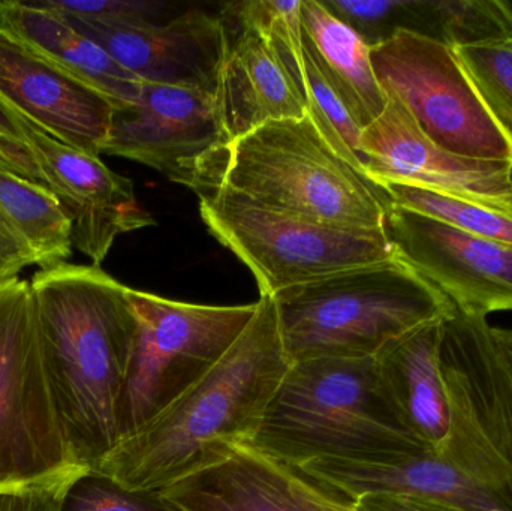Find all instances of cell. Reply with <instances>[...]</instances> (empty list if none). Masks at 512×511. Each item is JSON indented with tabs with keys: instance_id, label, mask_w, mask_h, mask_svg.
I'll return each instance as SVG.
<instances>
[{
	"instance_id": "obj_1",
	"label": "cell",
	"mask_w": 512,
	"mask_h": 511,
	"mask_svg": "<svg viewBox=\"0 0 512 511\" xmlns=\"http://www.w3.org/2000/svg\"><path fill=\"white\" fill-rule=\"evenodd\" d=\"M42 359L63 437L95 471L119 443V407L137 318L129 287L101 267L41 269L29 282Z\"/></svg>"
},
{
	"instance_id": "obj_2",
	"label": "cell",
	"mask_w": 512,
	"mask_h": 511,
	"mask_svg": "<svg viewBox=\"0 0 512 511\" xmlns=\"http://www.w3.org/2000/svg\"><path fill=\"white\" fill-rule=\"evenodd\" d=\"M291 362L276 303L261 296L239 341L173 404L119 441L93 473L135 491L162 492L251 443Z\"/></svg>"
},
{
	"instance_id": "obj_3",
	"label": "cell",
	"mask_w": 512,
	"mask_h": 511,
	"mask_svg": "<svg viewBox=\"0 0 512 511\" xmlns=\"http://www.w3.org/2000/svg\"><path fill=\"white\" fill-rule=\"evenodd\" d=\"M248 446L295 468L429 450L400 422L375 357L292 363Z\"/></svg>"
},
{
	"instance_id": "obj_4",
	"label": "cell",
	"mask_w": 512,
	"mask_h": 511,
	"mask_svg": "<svg viewBox=\"0 0 512 511\" xmlns=\"http://www.w3.org/2000/svg\"><path fill=\"white\" fill-rule=\"evenodd\" d=\"M289 362L370 359L456 306L397 255L271 296Z\"/></svg>"
},
{
	"instance_id": "obj_5",
	"label": "cell",
	"mask_w": 512,
	"mask_h": 511,
	"mask_svg": "<svg viewBox=\"0 0 512 511\" xmlns=\"http://www.w3.org/2000/svg\"><path fill=\"white\" fill-rule=\"evenodd\" d=\"M225 188L276 212L346 230H385L387 192L349 164L309 116L267 123L231 144Z\"/></svg>"
},
{
	"instance_id": "obj_6",
	"label": "cell",
	"mask_w": 512,
	"mask_h": 511,
	"mask_svg": "<svg viewBox=\"0 0 512 511\" xmlns=\"http://www.w3.org/2000/svg\"><path fill=\"white\" fill-rule=\"evenodd\" d=\"M442 374L450 428L438 452L504 511H512V371L487 318L454 309L445 320Z\"/></svg>"
},
{
	"instance_id": "obj_7",
	"label": "cell",
	"mask_w": 512,
	"mask_h": 511,
	"mask_svg": "<svg viewBox=\"0 0 512 511\" xmlns=\"http://www.w3.org/2000/svg\"><path fill=\"white\" fill-rule=\"evenodd\" d=\"M209 233L274 296L327 276L397 258L385 230H346L276 212L230 188L200 198Z\"/></svg>"
},
{
	"instance_id": "obj_8",
	"label": "cell",
	"mask_w": 512,
	"mask_h": 511,
	"mask_svg": "<svg viewBox=\"0 0 512 511\" xmlns=\"http://www.w3.org/2000/svg\"><path fill=\"white\" fill-rule=\"evenodd\" d=\"M137 318L119 407L125 440L212 371L251 323L256 303L210 306L128 290Z\"/></svg>"
},
{
	"instance_id": "obj_9",
	"label": "cell",
	"mask_w": 512,
	"mask_h": 511,
	"mask_svg": "<svg viewBox=\"0 0 512 511\" xmlns=\"http://www.w3.org/2000/svg\"><path fill=\"white\" fill-rule=\"evenodd\" d=\"M89 473L63 437L30 284L0 285V494Z\"/></svg>"
},
{
	"instance_id": "obj_10",
	"label": "cell",
	"mask_w": 512,
	"mask_h": 511,
	"mask_svg": "<svg viewBox=\"0 0 512 511\" xmlns=\"http://www.w3.org/2000/svg\"><path fill=\"white\" fill-rule=\"evenodd\" d=\"M385 95L396 96L436 146L486 161H512V141L496 125L454 48L397 30L370 51Z\"/></svg>"
},
{
	"instance_id": "obj_11",
	"label": "cell",
	"mask_w": 512,
	"mask_h": 511,
	"mask_svg": "<svg viewBox=\"0 0 512 511\" xmlns=\"http://www.w3.org/2000/svg\"><path fill=\"white\" fill-rule=\"evenodd\" d=\"M233 137L216 92L144 83L116 108L104 153L140 162L204 198L224 188Z\"/></svg>"
},
{
	"instance_id": "obj_12",
	"label": "cell",
	"mask_w": 512,
	"mask_h": 511,
	"mask_svg": "<svg viewBox=\"0 0 512 511\" xmlns=\"http://www.w3.org/2000/svg\"><path fill=\"white\" fill-rule=\"evenodd\" d=\"M361 129L364 173L376 185L402 183L512 216V161L465 158L436 146L396 96Z\"/></svg>"
},
{
	"instance_id": "obj_13",
	"label": "cell",
	"mask_w": 512,
	"mask_h": 511,
	"mask_svg": "<svg viewBox=\"0 0 512 511\" xmlns=\"http://www.w3.org/2000/svg\"><path fill=\"white\" fill-rule=\"evenodd\" d=\"M387 234L403 261L477 317L512 311V246L471 236L391 203Z\"/></svg>"
},
{
	"instance_id": "obj_14",
	"label": "cell",
	"mask_w": 512,
	"mask_h": 511,
	"mask_svg": "<svg viewBox=\"0 0 512 511\" xmlns=\"http://www.w3.org/2000/svg\"><path fill=\"white\" fill-rule=\"evenodd\" d=\"M32 153L47 186L71 219L72 246L93 266L107 258L117 237L153 227L138 203L134 183L111 171L99 156L74 149L38 129Z\"/></svg>"
},
{
	"instance_id": "obj_15",
	"label": "cell",
	"mask_w": 512,
	"mask_h": 511,
	"mask_svg": "<svg viewBox=\"0 0 512 511\" xmlns=\"http://www.w3.org/2000/svg\"><path fill=\"white\" fill-rule=\"evenodd\" d=\"M0 99L56 140L104 153L116 110L110 99L2 29Z\"/></svg>"
},
{
	"instance_id": "obj_16",
	"label": "cell",
	"mask_w": 512,
	"mask_h": 511,
	"mask_svg": "<svg viewBox=\"0 0 512 511\" xmlns=\"http://www.w3.org/2000/svg\"><path fill=\"white\" fill-rule=\"evenodd\" d=\"M63 17L144 83L216 92L225 32L221 18L209 12L191 9L167 23L138 26H107Z\"/></svg>"
},
{
	"instance_id": "obj_17",
	"label": "cell",
	"mask_w": 512,
	"mask_h": 511,
	"mask_svg": "<svg viewBox=\"0 0 512 511\" xmlns=\"http://www.w3.org/2000/svg\"><path fill=\"white\" fill-rule=\"evenodd\" d=\"M161 494L180 511H355L351 501L248 444Z\"/></svg>"
},
{
	"instance_id": "obj_18",
	"label": "cell",
	"mask_w": 512,
	"mask_h": 511,
	"mask_svg": "<svg viewBox=\"0 0 512 511\" xmlns=\"http://www.w3.org/2000/svg\"><path fill=\"white\" fill-rule=\"evenodd\" d=\"M219 18L225 51L216 98L233 140L276 120L306 117V104L273 42L224 9Z\"/></svg>"
},
{
	"instance_id": "obj_19",
	"label": "cell",
	"mask_w": 512,
	"mask_h": 511,
	"mask_svg": "<svg viewBox=\"0 0 512 511\" xmlns=\"http://www.w3.org/2000/svg\"><path fill=\"white\" fill-rule=\"evenodd\" d=\"M298 470L351 503L363 495L387 494L453 511H504L432 450L381 461L322 459Z\"/></svg>"
},
{
	"instance_id": "obj_20",
	"label": "cell",
	"mask_w": 512,
	"mask_h": 511,
	"mask_svg": "<svg viewBox=\"0 0 512 511\" xmlns=\"http://www.w3.org/2000/svg\"><path fill=\"white\" fill-rule=\"evenodd\" d=\"M444 326L445 320L423 324L385 345L375 357L382 386L400 422L432 452H438L450 428L441 363Z\"/></svg>"
},
{
	"instance_id": "obj_21",
	"label": "cell",
	"mask_w": 512,
	"mask_h": 511,
	"mask_svg": "<svg viewBox=\"0 0 512 511\" xmlns=\"http://www.w3.org/2000/svg\"><path fill=\"white\" fill-rule=\"evenodd\" d=\"M0 29L26 42L110 99L116 108L134 104L144 81L101 45L81 35L63 15L38 2L0 3Z\"/></svg>"
},
{
	"instance_id": "obj_22",
	"label": "cell",
	"mask_w": 512,
	"mask_h": 511,
	"mask_svg": "<svg viewBox=\"0 0 512 511\" xmlns=\"http://www.w3.org/2000/svg\"><path fill=\"white\" fill-rule=\"evenodd\" d=\"M300 21L307 59L355 125L366 128L381 116L388 101L373 69L372 47L321 0H301Z\"/></svg>"
},
{
	"instance_id": "obj_23",
	"label": "cell",
	"mask_w": 512,
	"mask_h": 511,
	"mask_svg": "<svg viewBox=\"0 0 512 511\" xmlns=\"http://www.w3.org/2000/svg\"><path fill=\"white\" fill-rule=\"evenodd\" d=\"M0 215L41 269L71 257V219L47 186L0 171Z\"/></svg>"
},
{
	"instance_id": "obj_24",
	"label": "cell",
	"mask_w": 512,
	"mask_h": 511,
	"mask_svg": "<svg viewBox=\"0 0 512 511\" xmlns=\"http://www.w3.org/2000/svg\"><path fill=\"white\" fill-rule=\"evenodd\" d=\"M381 188L396 206L429 216L471 236L512 246V216L507 213L418 186L385 183Z\"/></svg>"
},
{
	"instance_id": "obj_25",
	"label": "cell",
	"mask_w": 512,
	"mask_h": 511,
	"mask_svg": "<svg viewBox=\"0 0 512 511\" xmlns=\"http://www.w3.org/2000/svg\"><path fill=\"white\" fill-rule=\"evenodd\" d=\"M325 8L351 27L370 47L397 30L436 38L432 0H321Z\"/></svg>"
},
{
	"instance_id": "obj_26",
	"label": "cell",
	"mask_w": 512,
	"mask_h": 511,
	"mask_svg": "<svg viewBox=\"0 0 512 511\" xmlns=\"http://www.w3.org/2000/svg\"><path fill=\"white\" fill-rule=\"evenodd\" d=\"M436 39L451 48L512 38V3L504 0H432Z\"/></svg>"
},
{
	"instance_id": "obj_27",
	"label": "cell",
	"mask_w": 512,
	"mask_h": 511,
	"mask_svg": "<svg viewBox=\"0 0 512 511\" xmlns=\"http://www.w3.org/2000/svg\"><path fill=\"white\" fill-rule=\"evenodd\" d=\"M454 51L490 116L512 141V38Z\"/></svg>"
},
{
	"instance_id": "obj_28",
	"label": "cell",
	"mask_w": 512,
	"mask_h": 511,
	"mask_svg": "<svg viewBox=\"0 0 512 511\" xmlns=\"http://www.w3.org/2000/svg\"><path fill=\"white\" fill-rule=\"evenodd\" d=\"M306 77L304 104H306L307 116L315 123L319 134L325 138V141L349 164L364 173L363 156H361L360 149L361 129L355 125L348 111L343 108L339 99L322 80L318 69L312 65L307 56Z\"/></svg>"
},
{
	"instance_id": "obj_29",
	"label": "cell",
	"mask_w": 512,
	"mask_h": 511,
	"mask_svg": "<svg viewBox=\"0 0 512 511\" xmlns=\"http://www.w3.org/2000/svg\"><path fill=\"white\" fill-rule=\"evenodd\" d=\"M60 511H180L161 492L125 488L99 473L78 477L62 500Z\"/></svg>"
},
{
	"instance_id": "obj_30",
	"label": "cell",
	"mask_w": 512,
	"mask_h": 511,
	"mask_svg": "<svg viewBox=\"0 0 512 511\" xmlns=\"http://www.w3.org/2000/svg\"><path fill=\"white\" fill-rule=\"evenodd\" d=\"M57 14L107 26L156 23L164 3L152 0H44L38 2Z\"/></svg>"
},
{
	"instance_id": "obj_31",
	"label": "cell",
	"mask_w": 512,
	"mask_h": 511,
	"mask_svg": "<svg viewBox=\"0 0 512 511\" xmlns=\"http://www.w3.org/2000/svg\"><path fill=\"white\" fill-rule=\"evenodd\" d=\"M38 129L0 99V171L44 185L32 153L33 135Z\"/></svg>"
},
{
	"instance_id": "obj_32",
	"label": "cell",
	"mask_w": 512,
	"mask_h": 511,
	"mask_svg": "<svg viewBox=\"0 0 512 511\" xmlns=\"http://www.w3.org/2000/svg\"><path fill=\"white\" fill-rule=\"evenodd\" d=\"M33 264L35 258L32 252L15 236L0 215V285L17 279L21 270Z\"/></svg>"
},
{
	"instance_id": "obj_33",
	"label": "cell",
	"mask_w": 512,
	"mask_h": 511,
	"mask_svg": "<svg viewBox=\"0 0 512 511\" xmlns=\"http://www.w3.org/2000/svg\"><path fill=\"white\" fill-rule=\"evenodd\" d=\"M84 474L66 477L51 485L23 489L20 491V511H60L66 492L72 483Z\"/></svg>"
},
{
	"instance_id": "obj_34",
	"label": "cell",
	"mask_w": 512,
	"mask_h": 511,
	"mask_svg": "<svg viewBox=\"0 0 512 511\" xmlns=\"http://www.w3.org/2000/svg\"><path fill=\"white\" fill-rule=\"evenodd\" d=\"M355 511H453L429 501L399 495L370 494L352 501Z\"/></svg>"
},
{
	"instance_id": "obj_35",
	"label": "cell",
	"mask_w": 512,
	"mask_h": 511,
	"mask_svg": "<svg viewBox=\"0 0 512 511\" xmlns=\"http://www.w3.org/2000/svg\"><path fill=\"white\" fill-rule=\"evenodd\" d=\"M493 336L496 344L501 350L502 356L507 360L508 366L512 371V329H501V327H492Z\"/></svg>"
},
{
	"instance_id": "obj_36",
	"label": "cell",
	"mask_w": 512,
	"mask_h": 511,
	"mask_svg": "<svg viewBox=\"0 0 512 511\" xmlns=\"http://www.w3.org/2000/svg\"><path fill=\"white\" fill-rule=\"evenodd\" d=\"M511 180H512V167H511Z\"/></svg>"
}]
</instances>
